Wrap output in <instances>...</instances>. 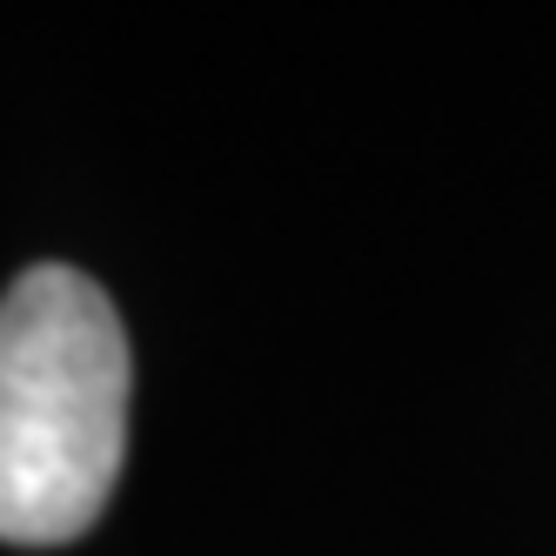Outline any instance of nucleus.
Segmentation results:
<instances>
[{
  "label": "nucleus",
  "mask_w": 556,
  "mask_h": 556,
  "mask_svg": "<svg viewBox=\"0 0 556 556\" xmlns=\"http://www.w3.org/2000/svg\"><path fill=\"white\" fill-rule=\"evenodd\" d=\"M128 329L94 275L34 262L0 295V543L94 530L128 456Z\"/></svg>",
  "instance_id": "obj_1"
}]
</instances>
